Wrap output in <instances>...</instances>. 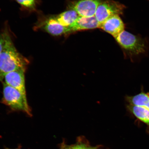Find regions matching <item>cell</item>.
<instances>
[{"instance_id":"obj_1","label":"cell","mask_w":149,"mask_h":149,"mask_svg":"<svg viewBox=\"0 0 149 149\" xmlns=\"http://www.w3.org/2000/svg\"><path fill=\"white\" fill-rule=\"evenodd\" d=\"M29 61L19 53L10 36L7 37L4 48L0 54V81L6 74L14 71L26 69Z\"/></svg>"},{"instance_id":"obj_2","label":"cell","mask_w":149,"mask_h":149,"mask_svg":"<svg viewBox=\"0 0 149 149\" xmlns=\"http://www.w3.org/2000/svg\"><path fill=\"white\" fill-rule=\"evenodd\" d=\"M115 39L122 48L125 56L132 61L148 54L149 42L146 37L143 38L141 35L124 31Z\"/></svg>"},{"instance_id":"obj_3","label":"cell","mask_w":149,"mask_h":149,"mask_svg":"<svg viewBox=\"0 0 149 149\" xmlns=\"http://www.w3.org/2000/svg\"><path fill=\"white\" fill-rule=\"evenodd\" d=\"M2 102L14 111H21L31 116L27 98L17 89L3 83Z\"/></svg>"},{"instance_id":"obj_4","label":"cell","mask_w":149,"mask_h":149,"mask_svg":"<svg viewBox=\"0 0 149 149\" xmlns=\"http://www.w3.org/2000/svg\"><path fill=\"white\" fill-rule=\"evenodd\" d=\"M126 8L125 6L118 1L104 0L98 6L95 16L100 25L111 17L122 14Z\"/></svg>"},{"instance_id":"obj_5","label":"cell","mask_w":149,"mask_h":149,"mask_svg":"<svg viewBox=\"0 0 149 149\" xmlns=\"http://www.w3.org/2000/svg\"><path fill=\"white\" fill-rule=\"evenodd\" d=\"M104 0H74L69 1L68 9L75 11L79 16H95L98 6Z\"/></svg>"},{"instance_id":"obj_6","label":"cell","mask_w":149,"mask_h":149,"mask_svg":"<svg viewBox=\"0 0 149 149\" xmlns=\"http://www.w3.org/2000/svg\"><path fill=\"white\" fill-rule=\"evenodd\" d=\"M26 71L19 70L14 71L5 74L3 83L17 89L26 97L25 87V73Z\"/></svg>"},{"instance_id":"obj_7","label":"cell","mask_w":149,"mask_h":149,"mask_svg":"<svg viewBox=\"0 0 149 149\" xmlns=\"http://www.w3.org/2000/svg\"><path fill=\"white\" fill-rule=\"evenodd\" d=\"M125 24L119 15H115L108 18L100 24V28L111 35L114 38L124 30Z\"/></svg>"},{"instance_id":"obj_8","label":"cell","mask_w":149,"mask_h":149,"mask_svg":"<svg viewBox=\"0 0 149 149\" xmlns=\"http://www.w3.org/2000/svg\"><path fill=\"white\" fill-rule=\"evenodd\" d=\"M40 28L53 36H59L68 33V27L61 25L55 16L48 18L40 24Z\"/></svg>"},{"instance_id":"obj_9","label":"cell","mask_w":149,"mask_h":149,"mask_svg":"<svg viewBox=\"0 0 149 149\" xmlns=\"http://www.w3.org/2000/svg\"><path fill=\"white\" fill-rule=\"evenodd\" d=\"M100 25L95 16L91 17L79 16L74 23L68 27V33L75 31L100 28Z\"/></svg>"},{"instance_id":"obj_10","label":"cell","mask_w":149,"mask_h":149,"mask_svg":"<svg viewBox=\"0 0 149 149\" xmlns=\"http://www.w3.org/2000/svg\"><path fill=\"white\" fill-rule=\"evenodd\" d=\"M126 107L128 113L149 127V104L134 105L127 104Z\"/></svg>"},{"instance_id":"obj_11","label":"cell","mask_w":149,"mask_h":149,"mask_svg":"<svg viewBox=\"0 0 149 149\" xmlns=\"http://www.w3.org/2000/svg\"><path fill=\"white\" fill-rule=\"evenodd\" d=\"M55 16L61 25L65 27H68L76 21L79 15L75 11L68 9Z\"/></svg>"},{"instance_id":"obj_12","label":"cell","mask_w":149,"mask_h":149,"mask_svg":"<svg viewBox=\"0 0 149 149\" xmlns=\"http://www.w3.org/2000/svg\"><path fill=\"white\" fill-rule=\"evenodd\" d=\"M17 2L26 8L34 10L36 8V0H15Z\"/></svg>"},{"instance_id":"obj_13","label":"cell","mask_w":149,"mask_h":149,"mask_svg":"<svg viewBox=\"0 0 149 149\" xmlns=\"http://www.w3.org/2000/svg\"><path fill=\"white\" fill-rule=\"evenodd\" d=\"M8 34L6 33H4L0 35V54L4 47L7 36Z\"/></svg>"},{"instance_id":"obj_14","label":"cell","mask_w":149,"mask_h":149,"mask_svg":"<svg viewBox=\"0 0 149 149\" xmlns=\"http://www.w3.org/2000/svg\"><path fill=\"white\" fill-rule=\"evenodd\" d=\"M148 1H149V0H148Z\"/></svg>"}]
</instances>
